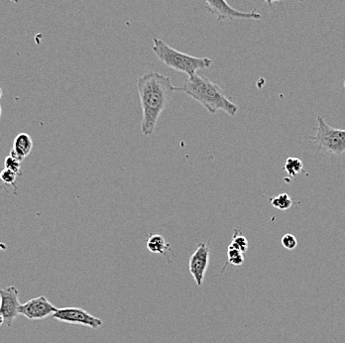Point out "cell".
Returning <instances> with one entry per match:
<instances>
[{"label": "cell", "mask_w": 345, "mask_h": 343, "mask_svg": "<svg viewBox=\"0 0 345 343\" xmlns=\"http://www.w3.org/2000/svg\"><path fill=\"white\" fill-rule=\"evenodd\" d=\"M53 319L72 325H81L89 326L93 329H97L102 325V321L91 315L88 311L79 307H63L57 308V310L52 314Z\"/></svg>", "instance_id": "obj_6"}, {"label": "cell", "mask_w": 345, "mask_h": 343, "mask_svg": "<svg viewBox=\"0 0 345 343\" xmlns=\"http://www.w3.org/2000/svg\"><path fill=\"white\" fill-rule=\"evenodd\" d=\"M343 86H344V88H345V82H344V84H343Z\"/></svg>", "instance_id": "obj_23"}, {"label": "cell", "mask_w": 345, "mask_h": 343, "mask_svg": "<svg viewBox=\"0 0 345 343\" xmlns=\"http://www.w3.org/2000/svg\"><path fill=\"white\" fill-rule=\"evenodd\" d=\"M1 95H2V90L0 88V98H1Z\"/></svg>", "instance_id": "obj_21"}, {"label": "cell", "mask_w": 345, "mask_h": 343, "mask_svg": "<svg viewBox=\"0 0 345 343\" xmlns=\"http://www.w3.org/2000/svg\"><path fill=\"white\" fill-rule=\"evenodd\" d=\"M56 310L57 307L54 305L51 304L46 297L41 296L20 305L18 313L24 315L30 321H40L52 315Z\"/></svg>", "instance_id": "obj_7"}, {"label": "cell", "mask_w": 345, "mask_h": 343, "mask_svg": "<svg viewBox=\"0 0 345 343\" xmlns=\"http://www.w3.org/2000/svg\"><path fill=\"white\" fill-rule=\"evenodd\" d=\"M264 1H265V3H266L267 5L272 6V4H273L274 2H282L283 0H264Z\"/></svg>", "instance_id": "obj_19"}, {"label": "cell", "mask_w": 345, "mask_h": 343, "mask_svg": "<svg viewBox=\"0 0 345 343\" xmlns=\"http://www.w3.org/2000/svg\"><path fill=\"white\" fill-rule=\"evenodd\" d=\"M304 164L301 159L296 157H289L285 162L284 170L290 177H295L303 171Z\"/></svg>", "instance_id": "obj_12"}, {"label": "cell", "mask_w": 345, "mask_h": 343, "mask_svg": "<svg viewBox=\"0 0 345 343\" xmlns=\"http://www.w3.org/2000/svg\"><path fill=\"white\" fill-rule=\"evenodd\" d=\"M270 202L275 208H277L279 210H283V212L288 210L289 208H291V205H293V200H291V199L290 198V196L288 194L278 195V196L272 198L270 199Z\"/></svg>", "instance_id": "obj_14"}, {"label": "cell", "mask_w": 345, "mask_h": 343, "mask_svg": "<svg viewBox=\"0 0 345 343\" xmlns=\"http://www.w3.org/2000/svg\"><path fill=\"white\" fill-rule=\"evenodd\" d=\"M152 50L155 56L165 66L181 72L188 76L197 73L199 70H206L212 66L214 60L210 58H198L184 54L170 47L164 40L153 38Z\"/></svg>", "instance_id": "obj_3"}, {"label": "cell", "mask_w": 345, "mask_h": 343, "mask_svg": "<svg viewBox=\"0 0 345 343\" xmlns=\"http://www.w3.org/2000/svg\"><path fill=\"white\" fill-rule=\"evenodd\" d=\"M4 324V321H3V316L2 314L0 313V327H1V325Z\"/></svg>", "instance_id": "obj_20"}, {"label": "cell", "mask_w": 345, "mask_h": 343, "mask_svg": "<svg viewBox=\"0 0 345 343\" xmlns=\"http://www.w3.org/2000/svg\"><path fill=\"white\" fill-rule=\"evenodd\" d=\"M0 117H1V105H0Z\"/></svg>", "instance_id": "obj_22"}, {"label": "cell", "mask_w": 345, "mask_h": 343, "mask_svg": "<svg viewBox=\"0 0 345 343\" xmlns=\"http://www.w3.org/2000/svg\"><path fill=\"white\" fill-rule=\"evenodd\" d=\"M147 249L154 254H161L166 255L167 250L169 249V244L166 242L164 237L161 234H151L146 242Z\"/></svg>", "instance_id": "obj_11"}, {"label": "cell", "mask_w": 345, "mask_h": 343, "mask_svg": "<svg viewBox=\"0 0 345 343\" xmlns=\"http://www.w3.org/2000/svg\"><path fill=\"white\" fill-rule=\"evenodd\" d=\"M143 112L141 133L151 136L159 117L168 105L177 88L171 78L158 72H150L140 76L136 82Z\"/></svg>", "instance_id": "obj_1"}, {"label": "cell", "mask_w": 345, "mask_h": 343, "mask_svg": "<svg viewBox=\"0 0 345 343\" xmlns=\"http://www.w3.org/2000/svg\"><path fill=\"white\" fill-rule=\"evenodd\" d=\"M177 91H182L200 102L210 114L221 110L233 117L239 110L218 85L198 73L190 75L182 87L177 88Z\"/></svg>", "instance_id": "obj_2"}, {"label": "cell", "mask_w": 345, "mask_h": 343, "mask_svg": "<svg viewBox=\"0 0 345 343\" xmlns=\"http://www.w3.org/2000/svg\"><path fill=\"white\" fill-rule=\"evenodd\" d=\"M18 300V289L14 286H10L0 289V313L3 316L4 325L10 326L14 319L19 314L20 307Z\"/></svg>", "instance_id": "obj_9"}, {"label": "cell", "mask_w": 345, "mask_h": 343, "mask_svg": "<svg viewBox=\"0 0 345 343\" xmlns=\"http://www.w3.org/2000/svg\"><path fill=\"white\" fill-rule=\"evenodd\" d=\"M205 9L215 15L218 21H234V20H260L262 15L256 10L244 12L237 10L230 6L226 0H203Z\"/></svg>", "instance_id": "obj_5"}, {"label": "cell", "mask_w": 345, "mask_h": 343, "mask_svg": "<svg viewBox=\"0 0 345 343\" xmlns=\"http://www.w3.org/2000/svg\"><path fill=\"white\" fill-rule=\"evenodd\" d=\"M32 148L33 141L30 135L27 133H20L15 137L13 141V148L9 155L22 162L30 154Z\"/></svg>", "instance_id": "obj_10"}, {"label": "cell", "mask_w": 345, "mask_h": 343, "mask_svg": "<svg viewBox=\"0 0 345 343\" xmlns=\"http://www.w3.org/2000/svg\"><path fill=\"white\" fill-rule=\"evenodd\" d=\"M210 258V249L207 243L201 242L198 245L197 249L190 258L189 270L191 275L200 287L202 285L205 272L207 271Z\"/></svg>", "instance_id": "obj_8"}, {"label": "cell", "mask_w": 345, "mask_h": 343, "mask_svg": "<svg viewBox=\"0 0 345 343\" xmlns=\"http://www.w3.org/2000/svg\"><path fill=\"white\" fill-rule=\"evenodd\" d=\"M227 263L231 264L233 266H241L245 261L244 253L231 247L230 245L228 246L227 250Z\"/></svg>", "instance_id": "obj_15"}, {"label": "cell", "mask_w": 345, "mask_h": 343, "mask_svg": "<svg viewBox=\"0 0 345 343\" xmlns=\"http://www.w3.org/2000/svg\"><path fill=\"white\" fill-rule=\"evenodd\" d=\"M229 245L237 250L241 251L242 253H245L249 247V243H248L247 238L242 234L241 230H239V229H234L233 236H232V241Z\"/></svg>", "instance_id": "obj_13"}, {"label": "cell", "mask_w": 345, "mask_h": 343, "mask_svg": "<svg viewBox=\"0 0 345 343\" xmlns=\"http://www.w3.org/2000/svg\"><path fill=\"white\" fill-rule=\"evenodd\" d=\"M16 177H17V174H15L14 172H12L8 169H4L0 172V180H1L6 184H12V186H15Z\"/></svg>", "instance_id": "obj_18"}, {"label": "cell", "mask_w": 345, "mask_h": 343, "mask_svg": "<svg viewBox=\"0 0 345 343\" xmlns=\"http://www.w3.org/2000/svg\"><path fill=\"white\" fill-rule=\"evenodd\" d=\"M21 163L22 162L19 161L18 159H16V158L8 155L4 160V167H5V169H8L18 175L20 173Z\"/></svg>", "instance_id": "obj_17"}, {"label": "cell", "mask_w": 345, "mask_h": 343, "mask_svg": "<svg viewBox=\"0 0 345 343\" xmlns=\"http://www.w3.org/2000/svg\"><path fill=\"white\" fill-rule=\"evenodd\" d=\"M316 133L310 136L320 150L327 153L341 155L345 153V129H337L330 127L322 116H317Z\"/></svg>", "instance_id": "obj_4"}, {"label": "cell", "mask_w": 345, "mask_h": 343, "mask_svg": "<svg viewBox=\"0 0 345 343\" xmlns=\"http://www.w3.org/2000/svg\"><path fill=\"white\" fill-rule=\"evenodd\" d=\"M281 243L285 249L294 250L298 245V240H297L295 235L291 234V233H287L282 237Z\"/></svg>", "instance_id": "obj_16"}]
</instances>
